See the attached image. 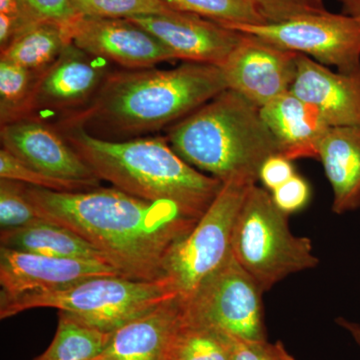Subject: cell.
<instances>
[{
	"instance_id": "cell-1",
	"label": "cell",
	"mask_w": 360,
	"mask_h": 360,
	"mask_svg": "<svg viewBox=\"0 0 360 360\" xmlns=\"http://www.w3.org/2000/svg\"><path fill=\"white\" fill-rule=\"evenodd\" d=\"M27 196L42 219L75 231L134 281L165 278L170 251L200 219L174 203L150 202L115 187L58 193L27 186Z\"/></svg>"
},
{
	"instance_id": "cell-2",
	"label": "cell",
	"mask_w": 360,
	"mask_h": 360,
	"mask_svg": "<svg viewBox=\"0 0 360 360\" xmlns=\"http://www.w3.org/2000/svg\"><path fill=\"white\" fill-rule=\"evenodd\" d=\"M226 89L221 68L205 63L111 71L89 105L54 125L127 141L172 127Z\"/></svg>"
},
{
	"instance_id": "cell-3",
	"label": "cell",
	"mask_w": 360,
	"mask_h": 360,
	"mask_svg": "<svg viewBox=\"0 0 360 360\" xmlns=\"http://www.w3.org/2000/svg\"><path fill=\"white\" fill-rule=\"evenodd\" d=\"M54 127L99 179L141 200L174 203L195 219L205 214L224 184L182 160L167 136L116 141L80 127Z\"/></svg>"
},
{
	"instance_id": "cell-4",
	"label": "cell",
	"mask_w": 360,
	"mask_h": 360,
	"mask_svg": "<svg viewBox=\"0 0 360 360\" xmlns=\"http://www.w3.org/2000/svg\"><path fill=\"white\" fill-rule=\"evenodd\" d=\"M167 139L182 160L222 184H257L264 161L278 153L260 108L231 89L170 127Z\"/></svg>"
},
{
	"instance_id": "cell-5",
	"label": "cell",
	"mask_w": 360,
	"mask_h": 360,
	"mask_svg": "<svg viewBox=\"0 0 360 360\" xmlns=\"http://www.w3.org/2000/svg\"><path fill=\"white\" fill-rule=\"evenodd\" d=\"M179 297L167 278L134 281L123 276L90 277L56 290L0 293V319L34 309H56L101 333L118 328Z\"/></svg>"
},
{
	"instance_id": "cell-6",
	"label": "cell",
	"mask_w": 360,
	"mask_h": 360,
	"mask_svg": "<svg viewBox=\"0 0 360 360\" xmlns=\"http://www.w3.org/2000/svg\"><path fill=\"white\" fill-rule=\"evenodd\" d=\"M288 217L277 208L267 189L255 184L234 224L232 255L264 292L290 274L319 264L310 238L290 231Z\"/></svg>"
},
{
	"instance_id": "cell-7",
	"label": "cell",
	"mask_w": 360,
	"mask_h": 360,
	"mask_svg": "<svg viewBox=\"0 0 360 360\" xmlns=\"http://www.w3.org/2000/svg\"><path fill=\"white\" fill-rule=\"evenodd\" d=\"M255 184L245 179L224 182L193 231L170 251L163 277L184 302L231 255L236 217L248 188Z\"/></svg>"
},
{
	"instance_id": "cell-8",
	"label": "cell",
	"mask_w": 360,
	"mask_h": 360,
	"mask_svg": "<svg viewBox=\"0 0 360 360\" xmlns=\"http://www.w3.org/2000/svg\"><path fill=\"white\" fill-rule=\"evenodd\" d=\"M264 293L231 252L184 302V319L238 340H267Z\"/></svg>"
},
{
	"instance_id": "cell-9",
	"label": "cell",
	"mask_w": 360,
	"mask_h": 360,
	"mask_svg": "<svg viewBox=\"0 0 360 360\" xmlns=\"http://www.w3.org/2000/svg\"><path fill=\"white\" fill-rule=\"evenodd\" d=\"M226 27L335 66L340 72L360 68V23L348 14L326 11L279 22Z\"/></svg>"
},
{
	"instance_id": "cell-10",
	"label": "cell",
	"mask_w": 360,
	"mask_h": 360,
	"mask_svg": "<svg viewBox=\"0 0 360 360\" xmlns=\"http://www.w3.org/2000/svg\"><path fill=\"white\" fill-rule=\"evenodd\" d=\"M110 72L105 60L70 42L56 63L40 73L27 118L45 122L59 115V120L82 110L91 103Z\"/></svg>"
},
{
	"instance_id": "cell-11",
	"label": "cell",
	"mask_w": 360,
	"mask_h": 360,
	"mask_svg": "<svg viewBox=\"0 0 360 360\" xmlns=\"http://www.w3.org/2000/svg\"><path fill=\"white\" fill-rule=\"evenodd\" d=\"M243 39L221 66L227 89L262 108L290 91L300 53L286 51L255 35Z\"/></svg>"
},
{
	"instance_id": "cell-12",
	"label": "cell",
	"mask_w": 360,
	"mask_h": 360,
	"mask_svg": "<svg viewBox=\"0 0 360 360\" xmlns=\"http://www.w3.org/2000/svg\"><path fill=\"white\" fill-rule=\"evenodd\" d=\"M71 44L127 70L153 68L176 58L153 33L130 20L79 16L66 26Z\"/></svg>"
},
{
	"instance_id": "cell-13",
	"label": "cell",
	"mask_w": 360,
	"mask_h": 360,
	"mask_svg": "<svg viewBox=\"0 0 360 360\" xmlns=\"http://www.w3.org/2000/svg\"><path fill=\"white\" fill-rule=\"evenodd\" d=\"M1 148L49 176L101 186V180L52 123L30 117L1 125Z\"/></svg>"
},
{
	"instance_id": "cell-14",
	"label": "cell",
	"mask_w": 360,
	"mask_h": 360,
	"mask_svg": "<svg viewBox=\"0 0 360 360\" xmlns=\"http://www.w3.org/2000/svg\"><path fill=\"white\" fill-rule=\"evenodd\" d=\"M129 20L153 33L176 59L219 68L243 35L215 21L175 9Z\"/></svg>"
},
{
	"instance_id": "cell-15",
	"label": "cell",
	"mask_w": 360,
	"mask_h": 360,
	"mask_svg": "<svg viewBox=\"0 0 360 360\" xmlns=\"http://www.w3.org/2000/svg\"><path fill=\"white\" fill-rule=\"evenodd\" d=\"M122 276L108 262L47 257L0 246V293L56 290L90 277Z\"/></svg>"
},
{
	"instance_id": "cell-16",
	"label": "cell",
	"mask_w": 360,
	"mask_h": 360,
	"mask_svg": "<svg viewBox=\"0 0 360 360\" xmlns=\"http://www.w3.org/2000/svg\"><path fill=\"white\" fill-rule=\"evenodd\" d=\"M290 91L314 106L329 127H360V68L335 72L300 54Z\"/></svg>"
},
{
	"instance_id": "cell-17",
	"label": "cell",
	"mask_w": 360,
	"mask_h": 360,
	"mask_svg": "<svg viewBox=\"0 0 360 360\" xmlns=\"http://www.w3.org/2000/svg\"><path fill=\"white\" fill-rule=\"evenodd\" d=\"M184 321V300L161 303L110 333L103 352L91 360H167Z\"/></svg>"
},
{
	"instance_id": "cell-18",
	"label": "cell",
	"mask_w": 360,
	"mask_h": 360,
	"mask_svg": "<svg viewBox=\"0 0 360 360\" xmlns=\"http://www.w3.org/2000/svg\"><path fill=\"white\" fill-rule=\"evenodd\" d=\"M278 153L290 160H319V148L330 127L319 111L291 91L260 108Z\"/></svg>"
},
{
	"instance_id": "cell-19",
	"label": "cell",
	"mask_w": 360,
	"mask_h": 360,
	"mask_svg": "<svg viewBox=\"0 0 360 360\" xmlns=\"http://www.w3.org/2000/svg\"><path fill=\"white\" fill-rule=\"evenodd\" d=\"M319 160L333 189V212L340 215L359 210L360 127H330Z\"/></svg>"
},
{
	"instance_id": "cell-20",
	"label": "cell",
	"mask_w": 360,
	"mask_h": 360,
	"mask_svg": "<svg viewBox=\"0 0 360 360\" xmlns=\"http://www.w3.org/2000/svg\"><path fill=\"white\" fill-rule=\"evenodd\" d=\"M0 245L47 257L108 262L103 253L84 238L45 219L21 229L1 231Z\"/></svg>"
},
{
	"instance_id": "cell-21",
	"label": "cell",
	"mask_w": 360,
	"mask_h": 360,
	"mask_svg": "<svg viewBox=\"0 0 360 360\" xmlns=\"http://www.w3.org/2000/svg\"><path fill=\"white\" fill-rule=\"evenodd\" d=\"M70 44L65 26L39 21L26 26L4 51L0 58L26 70L42 73L56 63Z\"/></svg>"
},
{
	"instance_id": "cell-22",
	"label": "cell",
	"mask_w": 360,
	"mask_h": 360,
	"mask_svg": "<svg viewBox=\"0 0 360 360\" xmlns=\"http://www.w3.org/2000/svg\"><path fill=\"white\" fill-rule=\"evenodd\" d=\"M110 333L80 323L59 312L58 326L51 345L34 360H91L103 352Z\"/></svg>"
},
{
	"instance_id": "cell-23",
	"label": "cell",
	"mask_w": 360,
	"mask_h": 360,
	"mask_svg": "<svg viewBox=\"0 0 360 360\" xmlns=\"http://www.w3.org/2000/svg\"><path fill=\"white\" fill-rule=\"evenodd\" d=\"M40 73L0 58V124L25 120Z\"/></svg>"
},
{
	"instance_id": "cell-24",
	"label": "cell",
	"mask_w": 360,
	"mask_h": 360,
	"mask_svg": "<svg viewBox=\"0 0 360 360\" xmlns=\"http://www.w3.org/2000/svg\"><path fill=\"white\" fill-rule=\"evenodd\" d=\"M175 9L196 14L224 26L262 25L269 22L252 0H165Z\"/></svg>"
},
{
	"instance_id": "cell-25",
	"label": "cell",
	"mask_w": 360,
	"mask_h": 360,
	"mask_svg": "<svg viewBox=\"0 0 360 360\" xmlns=\"http://www.w3.org/2000/svg\"><path fill=\"white\" fill-rule=\"evenodd\" d=\"M79 16L94 18H129L172 11L163 0H70Z\"/></svg>"
},
{
	"instance_id": "cell-26",
	"label": "cell",
	"mask_w": 360,
	"mask_h": 360,
	"mask_svg": "<svg viewBox=\"0 0 360 360\" xmlns=\"http://www.w3.org/2000/svg\"><path fill=\"white\" fill-rule=\"evenodd\" d=\"M0 179L15 180L26 186L39 187L58 193H75L96 188L87 182L58 179L42 174L28 167L22 161L11 155L6 149H0Z\"/></svg>"
},
{
	"instance_id": "cell-27",
	"label": "cell",
	"mask_w": 360,
	"mask_h": 360,
	"mask_svg": "<svg viewBox=\"0 0 360 360\" xmlns=\"http://www.w3.org/2000/svg\"><path fill=\"white\" fill-rule=\"evenodd\" d=\"M41 219L28 200L26 184L15 180L0 179L1 231L21 229Z\"/></svg>"
},
{
	"instance_id": "cell-28",
	"label": "cell",
	"mask_w": 360,
	"mask_h": 360,
	"mask_svg": "<svg viewBox=\"0 0 360 360\" xmlns=\"http://www.w3.org/2000/svg\"><path fill=\"white\" fill-rule=\"evenodd\" d=\"M26 18L32 22L49 21L68 26L79 15L70 0H18Z\"/></svg>"
},
{
	"instance_id": "cell-29",
	"label": "cell",
	"mask_w": 360,
	"mask_h": 360,
	"mask_svg": "<svg viewBox=\"0 0 360 360\" xmlns=\"http://www.w3.org/2000/svg\"><path fill=\"white\" fill-rule=\"evenodd\" d=\"M269 22H279L326 11L324 0H252Z\"/></svg>"
},
{
	"instance_id": "cell-30",
	"label": "cell",
	"mask_w": 360,
	"mask_h": 360,
	"mask_svg": "<svg viewBox=\"0 0 360 360\" xmlns=\"http://www.w3.org/2000/svg\"><path fill=\"white\" fill-rule=\"evenodd\" d=\"M229 340L231 360H295L281 341Z\"/></svg>"
},
{
	"instance_id": "cell-31",
	"label": "cell",
	"mask_w": 360,
	"mask_h": 360,
	"mask_svg": "<svg viewBox=\"0 0 360 360\" xmlns=\"http://www.w3.org/2000/svg\"><path fill=\"white\" fill-rule=\"evenodd\" d=\"M270 193L277 208L288 215L304 210L311 195L309 182L298 174Z\"/></svg>"
},
{
	"instance_id": "cell-32",
	"label": "cell",
	"mask_w": 360,
	"mask_h": 360,
	"mask_svg": "<svg viewBox=\"0 0 360 360\" xmlns=\"http://www.w3.org/2000/svg\"><path fill=\"white\" fill-rule=\"evenodd\" d=\"M292 160L281 153L269 156L259 170V179L264 188L272 193L277 187L283 186L293 175H295Z\"/></svg>"
},
{
	"instance_id": "cell-33",
	"label": "cell",
	"mask_w": 360,
	"mask_h": 360,
	"mask_svg": "<svg viewBox=\"0 0 360 360\" xmlns=\"http://www.w3.org/2000/svg\"><path fill=\"white\" fill-rule=\"evenodd\" d=\"M0 13L6 14V15L11 16V18L32 23V21L28 20L23 13L18 0H0Z\"/></svg>"
},
{
	"instance_id": "cell-34",
	"label": "cell",
	"mask_w": 360,
	"mask_h": 360,
	"mask_svg": "<svg viewBox=\"0 0 360 360\" xmlns=\"http://www.w3.org/2000/svg\"><path fill=\"white\" fill-rule=\"evenodd\" d=\"M336 323L352 335L355 343L360 348V324L357 323V322L348 321V319H343V317L336 319Z\"/></svg>"
},
{
	"instance_id": "cell-35",
	"label": "cell",
	"mask_w": 360,
	"mask_h": 360,
	"mask_svg": "<svg viewBox=\"0 0 360 360\" xmlns=\"http://www.w3.org/2000/svg\"><path fill=\"white\" fill-rule=\"evenodd\" d=\"M345 13L352 16L360 23V0H338Z\"/></svg>"
},
{
	"instance_id": "cell-36",
	"label": "cell",
	"mask_w": 360,
	"mask_h": 360,
	"mask_svg": "<svg viewBox=\"0 0 360 360\" xmlns=\"http://www.w3.org/2000/svg\"><path fill=\"white\" fill-rule=\"evenodd\" d=\"M163 1H165V0H163Z\"/></svg>"
}]
</instances>
